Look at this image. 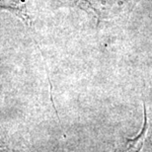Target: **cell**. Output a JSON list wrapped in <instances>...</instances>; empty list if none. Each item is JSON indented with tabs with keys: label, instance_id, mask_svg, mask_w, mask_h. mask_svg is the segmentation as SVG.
Segmentation results:
<instances>
[{
	"label": "cell",
	"instance_id": "2",
	"mask_svg": "<svg viewBox=\"0 0 152 152\" xmlns=\"http://www.w3.org/2000/svg\"><path fill=\"white\" fill-rule=\"evenodd\" d=\"M0 9H7L16 14L27 24H30L26 10V0H0Z\"/></svg>",
	"mask_w": 152,
	"mask_h": 152
},
{
	"label": "cell",
	"instance_id": "3",
	"mask_svg": "<svg viewBox=\"0 0 152 152\" xmlns=\"http://www.w3.org/2000/svg\"><path fill=\"white\" fill-rule=\"evenodd\" d=\"M0 152H13V150H11L7 145L5 144V142L2 140L0 137Z\"/></svg>",
	"mask_w": 152,
	"mask_h": 152
},
{
	"label": "cell",
	"instance_id": "1",
	"mask_svg": "<svg viewBox=\"0 0 152 152\" xmlns=\"http://www.w3.org/2000/svg\"><path fill=\"white\" fill-rule=\"evenodd\" d=\"M143 115H144V120L142 123L141 129L139 132L136 136H134L133 138H129L126 140V143L121 148L118 152H140L142 147L144 145L145 139H146L147 132H148V115H147V110L145 105L143 106Z\"/></svg>",
	"mask_w": 152,
	"mask_h": 152
}]
</instances>
